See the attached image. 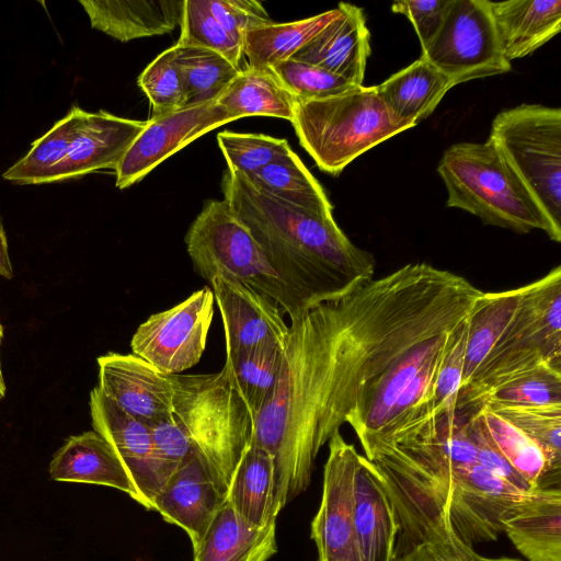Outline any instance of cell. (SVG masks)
I'll use <instances>...</instances> for the list:
<instances>
[{"label": "cell", "instance_id": "obj_1", "mask_svg": "<svg viewBox=\"0 0 561 561\" xmlns=\"http://www.w3.org/2000/svg\"><path fill=\"white\" fill-rule=\"evenodd\" d=\"M472 307L461 276L419 262L290 321L278 380L252 437L273 456L277 513L307 490L320 449L363 388L417 343L451 330Z\"/></svg>", "mask_w": 561, "mask_h": 561}, {"label": "cell", "instance_id": "obj_2", "mask_svg": "<svg viewBox=\"0 0 561 561\" xmlns=\"http://www.w3.org/2000/svg\"><path fill=\"white\" fill-rule=\"evenodd\" d=\"M221 190L231 213L308 308L347 296L374 279V256L356 247L333 216L291 206L229 168Z\"/></svg>", "mask_w": 561, "mask_h": 561}, {"label": "cell", "instance_id": "obj_3", "mask_svg": "<svg viewBox=\"0 0 561 561\" xmlns=\"http://www.w3.org/2000/svg\"><path fill=\"white\" fill-rule=\"evenodd\" d=\"M447 190L446 206L479 217L485 225L518 233L542 230L560 242L538 204L495 142H458L437 167Z\"/></svg>", "mask_w": 561, "mask_h": 561}, {"label": "cell", "instance_id": "obj_4", "mask_svg": "<svg viewBox=\"0 0 561 561\" xmlns=\"http://www.w3.org/2000/svg\"><path fill=\"white\" fill-rule=\"evenodd\" d=\"M172 416L209 466L227 497L234 470L254 434V419L227 367L170 376Z\"/></svg>", "mask_w": 561, "mask_h": 561}, {"label": "cell", "instance_id": "obj_5", "mask_svg": "<svg viewBox=\"0 0 561 561\" xmlns=\"http://www.w3.org/2000/svg\"><path fill=\"white\" fill-rule=\"evenodd\" d=\"M291 124L319 169L333 176L364 152L413 127L391 115L376 85L320 100L295 99Z\"/></svg>", "mask_w": 561, "mask_h": 561}, {"label": "cell", "instance_id": "obj_6", "mask_svg": "<svg viewBox=\"0 0 561 561\" xmlns=\"http://www.w3.org/2000/svg\"><path fill=\"white\" fill-rule=\"evenodd\" d=\"M550 365L561 369V266L522 286L518 306L503 335L459 402L481 404L485 391L526 369Z\"/></svg>", "mask_w": 561, "mask_h": 561}, {"label": "cell", "instance_id": "obj_7", "mask_svg": "<svg viewBox=\"0 0 561 561\" xmlns=\"http://www.w3.org/2000/svg\"><path fill=\"white\" fill-rule=\"evenodd\" d=\"M185 244L196 272L208 283L218 274L237 279L272 299L290 321L309 309L224 199L204 203L186 232Z\"/></svg>", "mask_w": 561, "mask_h": 561}, {"label": "cell", "instance_id": "obj_8", "mask_svg": "<svg viewBox=\"0 0 561 561\" xmlns=\"http://www.w3.org/2000/svg\"><path fill=\"white\" fill-rule=\"evenodd\" d=\"M561 238V110L520 104L501 111L490 136Z\"/></svg>", "mask_w": 561, "mask_h": 561}, {"label": "cell", "instance_id": "obj_9", "mask_svg": "<svg viewBox=\"0 0 561 561\" xmlns=\"http://www.w3.org/2000/svg\"><path fill=\"white\" fill-rule=\"evenodd\" d=\"M421 56L455 85L512 69L501 50L489 0H449L439 32Z\"/></svg>", "mask_w": 561, "mask_h": 561}, {"label": "cell", "instance_id": "obj_10", "mask_svg": "<svg viewBox=\"0 0 561 561\" xmlns=\"http://www.w3.org/2000/svg\"><path fill=\"white\" fill-rule=\"evenodd\" d=\"M214 302L211 288L205 286L176 306L150 316L131 337L133 354L167 376L195 366L206 347Z\"/></svg>", "mask_w": 561, "mask_h": 561}, {"label": "cell", "instance_id": "obj_11", "mask_svg": "<svg viewBox=\"0 0 561 561\" xmlns=\"http://www.w3.org/2000/svg\"><path fill=\"white\" fill-rule=\"evenodd\" d=\"M321 503L310 537L317 561H360L353 520L354 476L359 454L340 431L328 442Z\"/></svg>", "mask_w": 561, "mask_h": 561}, {"label": "cell", "instance_id": "obj_12", "mask_svg": "<svg viewBox=\"0 0 561 561\" xmlns=\"http://www.w3.org/2000/svg\"><path fill=\"white\" fill-rule=\"evenodd\" d=\"M531 491L513 485L477 462L454 486L447 507L449 526L469 547L495 540L504 522L523 506Z\"/></svg>", "mask_w": 561, "mask_h": 561}, {"label": "cell", "instance_id": "obj_13", "mask_svg": "<svg viewBox=\"0 0 561 561\" xmlns=\"http://www.w3.org/2000/svg\"><path fill=\"white\" fill-rule=\"evenodd\" d=\"M236 119L216 101L151 117L116 167V187L136 184L202 135Z\"/></svg>", "mask_w": 561, "mask_h": 561}, {"label": "cell", "instance_id": "obj_14", "mask_svg": "<svg viewBox=\"0 0 561 561\" xmlns=\"http://www.w3.org/2000/svg\"><path fill=\"white\" fill-rule=\"evenodd\" d=\"M449 331L417 343L363 388L346 423L355 431L365 454L385 434L397 401L410 390L420 374L442 356Z\"/></svg>", "mask_w": 561, "mask_h": 561}, {"label": "cell", "instance_id": "obj_15", "mask_svg": "<svg viewBox=\"0 0 561 561\" xmlns=\"http://www.w3.org/2000/svg\"><path fill=\"white\" fill-rule=\"evenodd\" d=\"M226 337V358L264 344H284L289 325L279 306L245 284L226 275L210 280Z\"/></svg>", "mask_w": 561, "mask_h": 561}, {"label": "cell", "instance_id": "obj_16", "mask_svg": "<svg viewBox=\"0 0 561 561\" xmlns=\"http://www.w3.org/2000/svg\"><path fill=\"white\" fill-rule=\"evenodd\" d=\"M89 404L93 431L103 436L119 457L135 485L138 503L152 510L163 481L149 426L123 411L99 387L91 390Z\"/></svg>", "mask_w": 561, "mask_h": 561}, {"label": "cell", "instance_id": "obj_17", "mask_svg": "<svg viewBox=\"0 0 561 561\" xmlns=\"http://www.w3.org/2000/svg\"><path fill=\"white\" fill-rule=\"evenodd\" d=\"M225 501L209 466L194 448L157 493L152 510L181 527L195 548Z\"/></svg>", "mask_w": 561, "mask_h": 561}, {"label": "cell", "instance_id": "obj_18", "mask_svg": "<svg viewBox=\"0 0 561 561\" xmlns=\"http://www.w3.org/2000/svg\"><path fill=\"white\" fill-rule=\"evenodd\" d=\"M98 364V387L127 414L148 426L172 415L170 376L135 354L107 353Z\"/></svg>", "mask_w": 561, "mask_h": 561}, {"label": "cell", "instance_id": "obj_19", "mask_svg": "<svg viewBox=\"0 0 561 561\" xmlns=\"http://www.w3.org/2000/svg\"><path fill=\"white\" fill-rule=\"evenodd\" d=\"M145 125L146 122L105 111L84 112L67 157L50 171L44 184L82 178L103 169L115 170Z\"/></svg>", "mask_w": 561, "mask_h": 561}, {"label": "cell", "instance_id": "obj_20", "mask_svg": "<svg viewBox=\"0 0 561 561\" xmlns=\"http://www.w3.org/2000/svg\"><path fill=\"white\" fill-rule=\"evenodd\" d=\"M337 7V16L291 59L318 66L355 85H363L370 55V34L364 10L344 2Z\"/></svg>", "mask_w": 561, "mask_h": 561}, {"label": "cell", "instance_id": "obj_21", "mask_svg": "<svg viewBox=\"0 0 561 561\" xmlns=\"http://www.w3.org/2000/svg\"><path fill=\"white\" fill-rule=\"evenodd\" d=\"M353 520L360 561H391L397 523L376 466L359 455L354 476Z\"/></svg>", "mask_w": 561, "mask_h": 561}, {"label": "cell", "instance_id": "obj_22", "mask_svg": "<svg viewBox=\"0 0 561 561\" xmlns=\"http://www.w3.org/2000/svg\"><path fill=\"white\" fill-rule=\"evenodd\" d=\"M55 481L105 485L139 501L135 485L111 444L95 431L67 438L49 463Z\"/></svg>", "mask_w": 561, "mask_h": 561}, {"label": "cell", "instance_id": "obj_23", "mask_svg": "<svg viewBox=\"0 0 561 561\" xmlns=\"http://www.w3.org/2000/svg\"><path fill=\"white\" fill-rule=\"evenodd\" d=\"M92 28L128 42L172 32L184 0H80Z\"/></svg>", "mask_w": 561, "mask_h": 561}, {"label": "cell", "instance_id": "obj_24", "mask_svg": "<svg viewBox=\"0 0 561 561\" xmlns=\"http://www.w3.org/2000/svg\"><path fill=\"white\" fill-rule=\"evenodd\" d=\"M501 50L510 62L533 54L561 30L560 0L489 1Z\"/></svg>", "mask_w": 561, "mask_h": 561}, {"label": "cell", "instance_id": "obj_25", "mask_svg": "<svg viewBox=\"0 0 561 561\" xmlns=\"http://www.w3.org/2000/svg\"><path fill=\"white\" fill-rule=\"evenodd\" d=\"M503 531L528 561H561L560 486L533 490Z\"/></svg>", "mask_w": 561, "mask_h": 561}, {"label": "cell", "instance_id": "obj_26", "mask_svg": "<svg viewBox=\"0 0 561 561\" xmlns=\"http://www.w3.org/2000/svg\"><path fill=\"white\" fill-rule=\"evenodd\" d=\"M193 550V561H267L277 552L276 520L255 526L226 500Z\"/></svg>", "mask_w": 561, "mask_h": 561}, {"label": "cell", "instance_id": "obj_27", "mask_svg": "<svg viewBox=\"0 0 561 561\" xmlns=\"http://www.w3.org/2000/svg\"><path fill=\"white\" fill-rule=\"evenodd\" d=\"M454 87L445 73L421 56L376 85V90L396 119L415 126L434 112Z\"/></svg>", "mask_w": 561, "mask_h": 561}, {"label": "cell", "instance_id": "obj_28", "mask_svg": "<svg viewBox=\"0 0 561 561\" xmlns=\"http://www.w3.org/2000/svg\"><path fill=\"white\" fill-rule=\"evenodd\" d=\"M226 500L255 526L263 527L277 518L274 459L253 440L234 470Z\"/></svg>", "mask_w": 561, "mask_h": 561}, {"label": "cell", "instance_id": "obj_29", "mask_svg": "<svg viewBox=\"0 0 561 561\" xmlns=\"http://www.w3.org/2000/svg\"><path fill=\"white\" fill-rule=\"evenodd\" d=\"M522 287L482 293L468 317V335L460 391L477 376L493 347L503 335L518 306ZM460 393V392H459Z\"/></svg>", "mask_w": 561, "mask_h": 561}, {"label": "cell", "instance_id": "obj_30", "mask_svg": "<svg viewBox=\"0 0 561 561\" xmlns=\"http://www.w3.org/2000/svg\"><path fill=\"white\" fill-rule=\"evenodd\" d=\"M339 7L321 14L290 23H271L249 31L243 39L247 67L260 70L291 59L293 56L331 23Z\"/></svg>", "mask_w": 561, "mask_h": 561}, {"label": "cell", "instance_id": "obj_31", "mask_svg": "<svg viewBox=\"0 0 561 561\" xmlns=\"http://www.w3.org/2000/svg\"><path fill=\"white\" fill-rule=\"evenodd\" d=\"M216 102L237 119L259 115L291 122L294 117L295 98L271 69H241Z\"/></svg>", "mask_w": 561, "mask_h": 561}, {"label": "cell", "instance_id": "obj_32", "mask_svg": "<svg viewBox=\"0 0 561 561\" xmlns=\"http://www.w3.org/2000/svg\"><path fill=\"white\" fill-rule=\"evenodd\" d=\"M244 175L261 190L291 206L322 217L333 216V206L324 190L293 150Z\"/></svg>", "mask_w": 561, "mask_h": 561}, {"label": "cell", "instance_id": "obj_33", "mask_svg": "<svg viewBox=\"0 0 561 561\" xmlns=\"http://www.w3.org/2000/svg\"><path fill=\"white\" fill-rule=\"evenodd\" d=\"M84 112L73 105L49 130L32 142L27 153L5 170L2 178L18 184H44L50 171L67 157Z\"/></svg>", "mask_w": 561, "mask_h": 561}, {"label": "cell", "instance_id": "obj_34", "mask_svg": "<svg viewBox=\"0 0 561 561\" xmlns=\"http://www.w3.org/2000/svg\"><path fill=\"white\" fill-rule=\"evenodd\" d=\"M173 49L184 81L186 107L216 101L241 71L209 49L179 44Z\"/></svg>", "mask_w": 561, "mask_h": 561}, {"label": "cell", "instance_id": "obj_35", "mask_svg": "<svg viewBox=\"0 0 561 561\" xmlns=\"http://www.w3.org/2000/svg\"><path fill=\"white\" fill-rule=\"evenodd\" d=\"M283 347L284 344H264L226 358L225 366L254 422L277 383Z\"/></svg>", "mask_w": 561, "mask_h": 561}, {"label": "cell", "instance_id": "obj_36", "mask_svg": "<svg viewBox=\"0 0 561 561\" xmlns=\"http://www.w3.org/2000/svg\"><path fill=\"white\" fill-rule=\"evenodd\" d=\"M479 415L494 446L530 485L560 486L549 472L542 450L530 437L483 405Z\"/></svg>", "mask_w": 561, "mask_h": 561}, {"label": "cell", "instance_id": "obj_37", "mask_svg": "<svg viewBox=\"0 0 561 561\" xmlns=\"http://www.w3.org/2000/svg\"><path fill=\"white\" fill-rule=\"evenodd\" d=\"M482 405L530 437L542 450L552 479L560 483L561 404L523 405L485 402Z\"/></svg>", "mask_w": 561, "mask_h": 561}, {"label": "cell", "instance_id": "obj_38", "mask_svg": "<svg viewBox=\"0 0 561 561\" xmlns=\"http://www.w3.org/2000/svg\"><path fill=\"white\" fill-rule=\"evenodd\" d=\"M485 402L561 404V369L543 364L516 373L489 388L481 399Z\"/></svg>", "mask_w": 561, "mask_h": 561}, {"label": "cell", "instance_id": "obj_39", "mask_svg": "<svg viewBox=\"0 0 561 561\" xmlns=\"http://www.w3.org/2000/svg\"><path fill=\"white\" fill-rule=\"evenodd\" d=\"M468 317L449 331L446 348L432 385L428 402L416 421L409 425L421 423L456 407L463 377Z\"/></svg>", "mask_w": 561, "mask_h": 561}, {"label": "cell", "instance_id": "obj_40", "mask_svg": "<svg viewBox=\"0 0 561 561\" xmlns=\"http://www.w3.org/2000/svg\"><path fill=\"white\" fill-rule=\"evenodd\" d=\"M179 45L218 53L241 69L243 48L216 20L206 0H184Z\"/></svg>", "mask_w": 561, "mask_h": 561}, {"label": "cell", "instance_id": "obj_41", "mask_svg": "<svg viewBox=\"0 0 561 561\" xmlns=\"http://www.w3.org/2000/svg\"><path fill=\"white\" fill-rule=\"evenodd\" d=\"M217 141L227 168L243 174L254 173L291 151L286 139L262 134L226 130L217 135Z\"/></svg>", "mask_w": 561, "mask_h": 561}, {"label": "cell", "instance_id": "obj_42", "mask_svg": "<svg viewBox=\"0 0 561 561\" xmlns=\"http://www.w3.org/2000/svg\"><path fill=\"white\" fill-rule=\"evenodd\" d=\"M138 84L150 102L152 117L186 107L184 81L173 47L149 64L140 73Z\"/></svg>", "mask_w": 561, "mask_h": 561}, {"label": "cell", "instance_id": "obj_43", "mask_svg": "<svg viewBox=\"0 0 561 561\" xmlns=\"http://www.w3.org/2000/svg\"><path fill=\"white\" fill-rule=\"evenodd\" d=\"M270 69L296 100L325 99L359 87L323 68L295 59Z\"/></svg>", "mask_w": 561, "mask_h": 561}, {"label": "cell", "instance_id": "obj_44", "mask_svg": "<svg viewBox=\"0 0 561 561\" xmlns=\"http://www.w3.org/2000/svg\"><path fill=\"white\" fill-rule=\"evenodd\" d=\"M216 20L243 48L245 34L273 23L261 2L254 0H206Z\"/></svg>", "mask_w": 561, "mask_h": 561}, {"label": "cell", "instance_id": "obj_45", "mask_svg": "<svg viewBox=\"0 0 561 561\" xmlns=\"http://www.w3.org/2000/svg\"><path fill=\"white\" fill-rule=\"evenodd\" d=\"M149 428L159 472L164 484L194 447L172 415L152 424Z\"/></svg>", "mask_w": 561, "mask_h": 561}, {"label": "cell", "instance_id": "obj_46", "mask_svg": "<svg viewBox=\"0 0 561 561\" xmlns=\"http://www.w3.org/2000/svg\"><path fill=\"white\" fill-rule=\"evenodd\" d=\"M449 0L398 1L391 5L394 13L405 15L412 23L424 53L439 32Z\"/></svg>", "mask_w": 561, "mask_h": 561}, {"label": "cell", "instance_id": "obj_47", "mask_svg": "<svg viewBox=\"0 0 561 561\" xmlns=\"http://www.w3.org/2000/svg\"><path fill=\"white\" fill-rule=\"evenodd\" d=\"M479 410L471 417V433L477 448V462L524 491L536 489L512 467L494 446L481 421Z\"/></svg>", "mask_w": 561, "mask_h": 561}, {"label": "cell", "instance_id": "obj_48", "mask_svg": "<svg viewBox=\"0 0 561 561\" xmlns=\"http://www.w3.org/2000/svg\"><path fill=\"white\" fill-rule=\"evenodd\" d=\"M0 276L11 279L13 277V268L9 256V248L7 234L0 216Z\"/></svg>", "mask_w": 561, "mask_h": 561}, {"label": "cell", "instance_id": "obj_49", "mask_svg": "<svg viewBox=\"0 0 561 561\" xmlns=\"http://www.w3.org/2000/svg\"><path fill=\"white\" fill-rule=\"evenodd\" d=\"M2 337H3V327L0 323V345L2 342ZM5 390H7V387H5L2 368H1V360H0V399H2L5 396Z\"/></svg>", "mask_w": 561, "mask_h": 561}, {"label": "cell", "instance_id": "obj_50", "mask_svg": "<svg viewBox=\"0 0 561 561\" xmlns=\"http://www.w3.org/2000/svg\"><path fill=\"white\" fill-rule=\"evenodd\" d=\"M485 561H522V560L515 559V558L502 557V558H493V559L486 558Z\"/></svg>", "mask_w": 561, "mask_h": 561}]
</instances>
